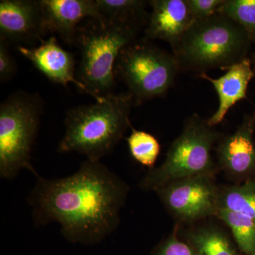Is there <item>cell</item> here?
Returning <instances> with one entry per match:
<instances>
[{
  "label": "cell",
  "mask_w": 255,
  "mask_h": 255,
  "mask_svg": "<svg viewBox=\"0 0 255 255\" xmlns=\"http://www.w3.org/2000/svg\"><path fill=\"white\" fill-rule=\"evenodd\" d=\"M219 132L208 121L194 114L186 122L181 135L169 147L163 163L149 169L140 183L144 190L156 191L186 178L216 173L213 146Z\"/></svg>",
  "instance_id": "5"
},
{
  "label": "cell",
  "mask_w": 255,
  "mask_h": 255,
  "mask_svg": "<svg viewBox=\"0 0 255 255\" xmlns=\"http://www.w3.org/2000/svg\"><path fill=\"white\" fill-rule=\"evenodd\" d=\"M219 207L244 215L255 223V177L220 191Z\"/></svg>",
  "instance_id": "15"
},
{
  "label": "cell",
  "mask_w": 255,
  "mask_h": 255,
  "mask_svg": "<svg viewBox=\"0 0 255 255\" xmlns=\"http://www.w3.org/2000/svg\"><path fill=\"white\" fill-rule=\"evenodd\" d=\"M179 71L174 55L148 43L135 42L121 51L114 68L135 105L164 95Z\"/></svg>",
  "instance_id": "7"
},
{
  "label": "cell",
  "mask_w": 255,
  "mask_h": 255,
  "mask_svg": "<svg viewBox=\"0 0 255 255\" xmlns=\"http://www.w3.org/2000/svg\"><path fill=\"white\" fill-rule=\"evenodd\" d=\"M17 50L52 82L63 86L73 83L82 92L92 97L85 85L75 78L73 55L60 46L55 36L50 37L35 48L18 46Z\"/></svg>",
  "instance_id": "12"
},
{
  "label": "cell",
  "mask_w": 255,
  "mask_h": 255,
  "mask_svg": "<svg viewBox=\"0 0 255 255\" xmlns=\"http://www.w3.org/2000/svg\"><path fill=\"white\" fill-rule=\"evenodd\" d=\"M195 20L213 16L219 12L224 0H187Z\"/></svg>",
  "instance_id": "22"
},
{
  "label": "cell",
  "mask_w": 255,
  "mask_h": 255,
  "mask_svg": "<svg viewBox=\"0 0 255 255\" xmlns=\"http://www.w3.org/2000/svg\"><path fill=\"white\" fill-rule=\"evenodd\" d=\"M152 12L147 21L146 36L168 42L173 48L195 21L187 0L149 1Z\"/></svg>",
  "instance_id": "13"
},
{
  "label": "cell",
  "mask_w": 255,
  "mask_h": 255,
  "mask_svg": "<svg viewBox=\"0 0 255 255\" xmlns=\"http://www.w3.org/2000/svg\"><path fill=\"white\" fill-rule=\"evenodd\" d=\"M134 105L131 96L110 94L92 105L67 112L65 135L58 145L60 153L78 152L87 160L100 161L110 154L123 137Z\"/></svg>",
  "instance_id": "2"
},
{
  "label": "cell",
  "mask_w": 255,
  "mask_h": 255,
  "mask_svg": "<svg viewBox=\"0 0 255 255\" xmlns=\"http://www.w3.org/2000/svg\"><path fill=\"white\" fill-rule=\"evenodd\" d=\"M219 191L214 175L208 174L169 183L155 192L174 217L191 222L216 215Z\"/></svg>",
  "instance_id": "8"
},
{
  "label": "cell",
  "mask_w": 255,
  "mask_h": 255,
  "mask_svg": "<svg viewBox=\"0 0 255 255\" xmlns=\"http://www.w3.org/2000/svg\"><path fill=\"white\" fill-rule=\"evenodd\" d=\"M143 23L94 21L78 28L75 41L81 52L78 80L96 101L112 93L116 63L121 51L135 41Z\"/></svg>",
  "instance_id": "4"
},
{
  "label": "cell",
  "mask_w": 255,
  "mask_h": 255,
  "mask_svg": "<svg viewBox=\"0 0 255 255\" xmlns=\"http://www.w3.org/2000/svg\"><path fill=\"white\" fill-rule=\"evenodd\" d=\"M16 73V64L8 50V43L0 38V81H9Z\"/></svg>",
  "instance_id": "23"
},
{
  "label": "cell",
  "mask_w": 255,
  "mask_h": 255,
  "mask_svg": "<svg viewBox=\"0 0 255 255\" xmlns=\"http://www.w3.org/2000/svg\"><path fill=\"white\" fill-rule=\"evenodd\" d=\"M216 217L223 221L232 231L240 250L246 255H255V223L236 211L218 208Z\"/></svg>",
  "instance_id": "16"
},
{
  "label": "cell",
  "mask_w": 255,
  "mask_h": 255,
  "mask_svg": "<svg viewBox=\"0 0 255 255\" xmlns=\"http://www.w3.org/2000/svg\"><path fill=\"white\" fill-rule=\"evenodd\" d=\"M226 71L224 75L218 79L210 78L206 73L200 75L201 78L212 84L219 96V108L208 120L211 127L221 123L230 109L239 101L246 98L248 85L255 75L249 58L235 64Z\"/></svg>",
  "instance_id": "14"
},
{
  "label": "cell",
  "mask_w": 255,
  "mask_h": 255,
  "mask_svg": "<svg viewBox=\"0 0 255 255\" xmlns=\"http://www.w3.org/2000/svg\"><path fill=\"white\" fill-rule=\"evenodd\" d=\"M254 72H255V70H254Z\"/></svg>",
  "instance_id": "24"
},
{
  "label": "cell",
  "mask_w": 255,
  "mask_h": 255,
  "mask_svg": "<svg viewBox=\"0 0 255 255\" xmlns=\"http://www.w3.org/2000/svg\"><path fill=\"white\" fill-rule=\"evenodd\" d=\"M219 12L241 25L255 41V0H224Z\"/></svg>",
  "instance_id": "20"
},
{
  "label": "cell",
  "mask_w": 255,
  "mask_h": 255,
  "mask_svg": "<svg viewBox=\"0 0 255 255\" xmlns=\"http://www.w3.org/2000/svg\"><path fill=\"white\" fill-rule=\"evenodd\" d=\"M255 112L246 116L237 130L220 142L219 163L231 177L250 179L255 173Z\"/></svg>",
  "instance_id": "10"
},
{
  "label": "cell",
  "mask_w": 255,
  "mask_h": 255,
  "mask_svg": "<svg viewBox=\"0 0 255 255\" xmlns=\"http://www.w3.org/2000/svg\"><path fill=\"white\" fill-rule=\"evenodd\" d=\"M130 128L131 133L127 137L130 155L142 165L153 168L160 152L158 140L148 132Z\"/></svg>",
  "instance_id": "19"
},
{
  "label": "cell",
  "mask_w": 255,
  "mask_h": 255,
  "mask_svg": "<svg viewBox=\"0 0 255 255\" xmlns=\"http://www.w3.org/2000/svg\"><path fill=\"white\" fill-rule=\"evenodd\" d=\"M189 243L199 255H238L227 236L214 228L191 233Z\"/></svg>",
  "instance_id": "18"
},
{
  "label": "cell",
  "mask_w": 255,
  "mask_h": 255,
  "mask_svg": "<svg viewBox=\"0 0 255 255\" xmlns=\"http://www.w3.org/2000/svg\"><path fill=\"white\" fill-rule=\"evenodd\" d=\"M43 101L38 95L18 91L0 106V176L12 179L27 169L37 175L31 164Z\"/></svg>",
  "instance_id": "6"
},
{
  "label": "cell",
  "mask_w": 255,
  "mask_h": 255,
  "mask_svg": "<svg viewBox=\"0 0 255 255\" xmlns=\"http://www.w3.org/2000/svg\"><path fill=\"white\" fill-rule=\"evenodd\" d=\"M128 191L127 184L100 161L87 159L68 177H38L29 203L37 224L59 223L68 241L95 244L118 226Z\"/></svg>",
  "instance_id": "1"
},
{
  "label": "cell",
  "mask_w": 255,
  "mask_h": 255,
  "mask_svg": "<svg viewBox=\"0 0 255 255\" xmlns=\"http://www.w3.org/2000/svg\"><path fill=\"white\" fill-rule=\"evenodd\" d=\"M0 33L8 43L42 41L46 31L41 0H1Z\"/></svg>",
  "instance_id": "9"
},
{
  "label": "cell",
  "mask_w": 255,
  "mask_h": 255,
  "mask_svg": "<svg viewBox=\"0 0 255 255\" xmlns=\"http://www.w3.org/2000/svg\"><path fill=\"white\" fill-rule=\"evenodd\" d=\"M106 21L119 22L147 21L145 6L148 1L141 0H95Z\"/></svg>",
  "instance_id": "17"
},
{
  "label": "cell",
  "mask_w": 255,
  "mask_h": 255,
  "mask_svg": "<svg viewBox=\"0 0 255 255\" xmlns=\"http://www.w3.org/2000/svg\"><path fill=\"white\" fill-rule=\"evenodd\" d=\"M153 255H199L189 243L178 239L174 231L168 238L161 243Z\"/></svg>",
  "instance_id": "21"
},
{
  "label": "cell",
  "mask_w": 255,
  "mask_h": 255,
  "mask_svg": "<svg viewBox=\"0 0 255 255\" xmlns=\"http://www.w3.org/2000/svg\"><path fill=\"white\" fill-rule=\"evenodd\" d=\"M46 31L60 35L67 43L75 41L78 26L85 18L105 23L95 0H41Z\"/></svg>",
  "instance_id": "11"
},
{
  "label": "cell",
  "mask_w": 255,
  "mask_h": 255,
  "mask_svg": "<svg viewBox=\"0 0 255 255\" xmlns=\"http://www.w3.org/2000/svg\"><path fill=\"white\" fill-rule=\"evenodd\" d=\"M252 41L241 25L218 12L195 20L172 49L179 70L201 75L211 69L227 70L248 58Z\"/></svg>",
  "instance_id": "3"
}]
</instances>
